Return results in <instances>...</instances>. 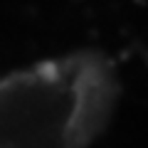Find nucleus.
<instances>
[{"label":"nucleus","mask_w":148,"mask_h":148,"mask_svg":"<svg viewBox=\"0 0 148 148\" xmlns=\"http://www.w3.org/2000/svg\"><path fill=\"white\" fill-rule=\"evenodd\" d=\"M116 77L99 54H67L0 77V148H89Z\"/></svg>","instance_id":"1"}]
</instances>
